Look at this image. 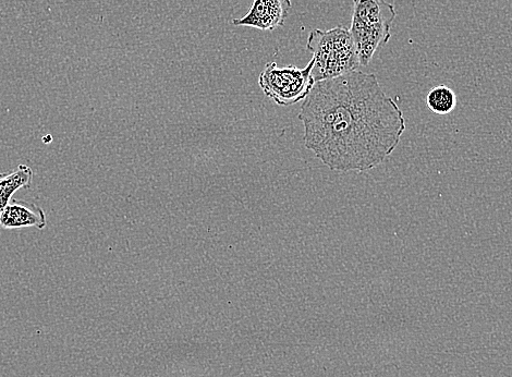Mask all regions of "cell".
Listing matches in <instances>:
<instances>
[{
    "instance_id": "6da1fadb",
    "label": "cell",
    "mask_w": 512,
    "mask_h": 377,
    "mask_svg": "<svg viewBox=\"0 0 512 377\" xmlns=\"http://www.w3.org/2000/svg\"><path fill=\"white\" fill-rule=\"evenodd\" d=\"M299 118L304 145L333 172H369L397 149L407 123L375 75L362 71L316 82Z\"/></svg>"
},
{
    "instance_id": "7a4b0ae2",
    "label": "cell",
    "mask_w": 512,
    "mask_h": 377,
    "mask_svg": "<svg viewBox=\"0 0 512 377\" xmlns=\"http://www.w3.org/2000/svg\"><path fill=\"white\" fill-rule=\"evenodd\" d=\"M307 50L313 55L312 76L315 82L335 79L361 67L356 44L350 31L344 27L313 30Z\"/></svg>"
},
{
    "instance_id": "3957f363",
    "label": "cell",
    "mask_w": 512,
    "mask_h": 377,
    "mask_svg": "<svg viewBox=\"0 0 512 377\" xmlns=\"http://www.w3.org/2000/svg\"><path fill=\"white\" fill-rule=\"evenodd\" d=\"M396 16L394 5L387 0H353L349 31L356 44L361 66L367 67L377 50L388 43Z\"/></svg>"
},
{
    "instance_id": "277c9868",
    "label": "cell",
    "mask_w": 512,
    "mask_h": 377,
    "mask_svg": "<svg viewBox=\"0 0 512 377\" xmlns=\"http://www.w3.org/2000/svg\"><path fill=\"white\" fill-rule=\"evenodd\" d=\"M313 67V58L304 68L268 63L259 77L260 88L279 106L295 105L306 100L314 88Z\"/></svg>"
},
{
    "instance_id": "5b68a950",
    "label": "cell",
    "mask_w": 512,
    "mask_h": 377,
    "mask_svg": "<svg viewBox=\"0 0 512 377\" xmlns=\"http://www.w3.org/2000/svg\"><path fill=\"white\" fill-rule=\"evenodd\" d=\"M291 0H253L248 14L234 19V26L250 27L262 31H274L285 26L289 16Z\"/></svg>"
},
{
    "instance_id": "8992f818",
    "label": "cell",
    "mask_w": 512,
    "mask_h": 377,
    "mask_svg": "<svg viewBox=\"0 0 512 377\" xmlns=\"http://www.w3.org/2000/svg\"><path fill=\"white\" fill-rule=\"evenodd\" d=\"M46 225L47 217L44 210L30 202L12 200L0 216V228L5 230L29 227L42 230Z\"/></svg>"
},
{
    "instance_id": "52a82bcc",
    "label": "cell",
    "mask_w": 512,
    "mask_h": 377,
    "mask_svg": "<svg viewBox=\"0 0 512 377\" xmlns=\"http://www.w3.org/2000/svg\"><path fill=\"white\" fill-rule=\"evenodd\" d=\"M33 177L32 168L23 164L10 173L0 174V216L17 191L31 188Z\"/></svg>"
},
{
    "instance_id": "ba28073f",
    "label": "cell",
    "mask_w": 512,
    "mask_h": 377,
    "mask_svg": "<svg viewBox=\"0 0 512 377\" xmlns=\"http://www.w3.org/2000/svg\"><path fill=\"white\" fill-rule=\"evenodd\" d=\"M457 95L447 85H438L426 96V104L430 111L436 115H448L455 111Z\"/></svg>"
}]
</instances>
